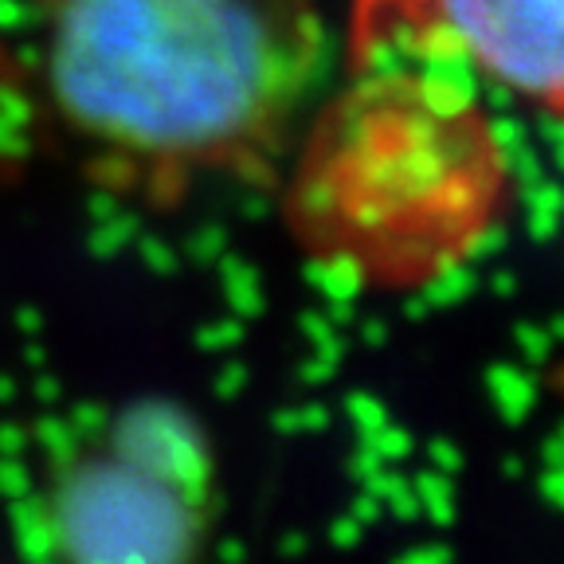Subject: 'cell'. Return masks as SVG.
I'll list each match as a JSON object with an SVG mask.
<instances>
[{"label":"cell","instance_id":"cell-2","mask_svg":"<svg viewBox=\"0 0 564 564\" xmlns=\"http://www.w3.org/2000/svg\"><path fill=\"white\" fill-rule=\"evenodd\" d=\"M279 181L291 243L369 294L455 274L513 204V161L486 106L443 70L400 59L349 67Z\"/></svg>","mask_w":564,"mask_h":564},{"label":"cell","instance_id":"cell-4","mask_svg":"<svg viewBox=\"0 0 564 564\" xmlns=\"http://www.w3.org/2000/svg\"><path fill=\"white\" fill-rule=\"evenodd\" d=\"M404 55L463 59L564 118V0H352L349 67Z\"/></svg>","mask_w":564,"mask_h":564},{"label":"cell","instance_id":"cell-1","mask_svg":"<svg viewBox=\"0 0 564 564\" xmlns=\"http://www.w3.org/2000/svg\"><path fill=\"white\" fill-rule=\"evenodd\" d=\"M322 59L310 0H52L44 98L98 188L176 208L279 181Z\"/></svg>","mask_w":564,"mask_h":564},{"label":"cell","instance_id":"cell-5","mask_svg":"<svg viewBox=\"0 0 564 564\" xmlns=\"http://www.w3.org/2000/svg\"><path fill=\"white\" fill-rule=\"evenodd\" d=\"M0 169H4V153H0Z\"/></svg>","mask_w":564,"mask_h":564},{"label":"cell","instance_id":"cell-3","mask_svg":"<svg viewBox=\"0 0 564 564\" xmlns=\"http://www.w3.org/2000/svg\"><path fill=\"white\" fill-rule=\"evenodd\" d=\"M52 564H200L220 458L193 408L138 397L75 432L35 502Z\"/></svg>","mask_w":564,"mask_h":564}]
</instances>
